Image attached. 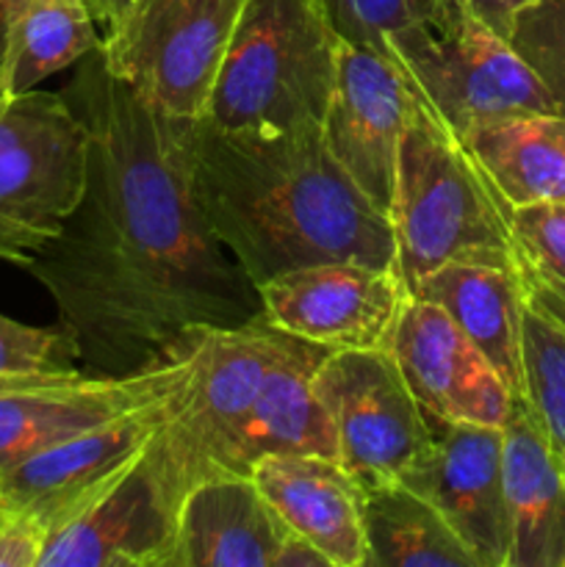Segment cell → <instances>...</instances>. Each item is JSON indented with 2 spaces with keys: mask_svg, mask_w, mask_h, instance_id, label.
Wrapping results in <instances>:
<instances>
[{
  "mask_svg": "<svg viewBox=\"0 0 565 567\" xmlns=\"http://www.w3.org/2000/svg\"><path fill=\"white\" fill-rule=\"evenodd\" d=\"M388 53L460 142L504 116L557 114L541 78L463 0L391 33Z\"/></svg>",
  "mask_w": 565,
  "mask_h": 567,
  "instance_id": "obj_5",
  "label": "cell"
},
{
  "mask_svg": "<svg viewBox=\"0 0 565 567\" xmlns=\"http://www.w3.org/2000/svg\"><path fill=\"white\" fill-rule=\"evenodd\" d=\"M269 324L302 341L341 349H386L408 299L393 266L325 260L280 271L258 286Z\"/></svg>",
  "mask_w": 565,
  "mask_h": 567,
  "instance_id": "obj_11",
  "label": "cell"
},
{
  "mask_svg": "<svg viewBox=\"0 0 565 567\" xmlns=\"http://www.w3.org/2000/svg\"><path fill=\"white\" fill-rule=\"evenodd\" d=\"M504 430L507 567H565V471L524 402L513 399Z\"/></svg>",
  "mask_w": 565,
  "mask_h": 567,
  "instance_id": "obj_20",
  "label": "cell"
},
{
  "mask_svg": "<svg viewBox=\"0 0 565 567\" xmlns=\"http://www.w3.org/2000/svg\"><path fill=\"white\" fill-rule=\"evenodd\" d=\"M463 144L510 208L565 203V116H504Z\"/></svg>",
  "mask_w": 565,
  "mask_h": 567,
  "instance_id": "obj_22",
  "label": "cell"
},
{
  "mask_svg": "<svg viewBox=\"0 0 565 567\" xmlns=\"http://www.w3.org/2000/svg\"><path fill=\"white\" fill-rule=\"evenodd\" d=\"M86 3H89V9H92L94 20L103 22V25L109 28L111 22L120 17V11L125 9L127 0H86Z\"/></svg>",
  "mask_w": 565,
  "mask_h": 567,
  "instance_id": "obj_33",
  "label": "cell"
},
{
  "mask_svg": "<svg viewBox=\"0 0 565 567\" xmlns=\"http://www.w3.org/2000/svg\"><path fill=\"white\" fill-rule=\"evenodd\" d=\"M432 443L402 485L443 515L480 567H507L510 515L504 493V430L427 413Z\"/></svg>",
  "mask_w": 565,
  "mask_h": 567,
  "instance_id": "obj_14",
  "label": "cell"
},
{
  "mask_svg": "<svg viewBox=\"0 0 565 567\" xmlns=\"http://www.w3.org/2000/svg\"><path fill=\"white\" fill-rule=\"evenodd\" d=\"M183 138L205 219L255 288L325 260L397 269L391 221L336 164L319 122L219 127L186 120Z\"/></svg>",
  "mask_w": 565,
  "mask_h": 567,
  "instance_id": "obj_2",
  "label": "cell"
},
{
  "mask_svg": "<svg viewBox=\"0 0 565 567\" xmlns=\"http://www.w3.org/2000/svg\"><path fill=\"white\" fill-rule=\"evenodd\" d=\"M86 0H20L0 53V94L17 97L100 44Z\"/></svg>",
  "mask_w": 565,
  "mask_h": 567,
  "instance_id": "obj_24",
  "label": "cell"
},
{
  "mask_svg": "<svg viewBox=\"0 0 565 567\" xmlns=\"http://www.w3.org/2000/svg\"><path fill=\"white\" fill-rule=\"evenodd\" d=\"M510 44L565 116V0H535L513 22Z\"/></svg>",
  "mask_w": 565,
  "mask_h": 567,
  "instance_id": "obj_27",
  "label": "cell"
},
{
  "mask_svg": "<svg viewBox=\"0 0 565 567\" xmlns=\"http://www.w3.org/2000/svg\"><path fill=\"white\" fill-rule=\"evenodd\" d=\"M408 120V83L391 53L341 42L336 86L321 116V138L336 164L391 214L399 142Z\"/></svg>",
  "mask_w": 565,
  "mask_h": 567,
  "instance_id": "obj_15",
  "label": "cell"
},
{
  "mask_svg": "<svg viewBox=\"0 0 565 567\" xmlns=\"http://www.w3.org/2000/svg\"><path fill=\"white\" fill-rule=\"evenodd\" d=\"M275 567H332L327 563L325 554L316 551L310 543H305L302 537L288 535L286 543H282V551L277 557Z\"/></svg>",
  "mask_w": 565,
  "mask_h": 567,
  "instance_id": "obj_32",
  "label": "cell"
},
{
  "mask_svg": "<svg viewBox=\"0 0 565 567\" xmlns=\"http://www.w3.org/2000/svg\"><path fill=\"white\" fill-rule=\"evenodd\" d=\"M75 377V374H72ZM61 380V377H42V374H0V391H11V388L37 385V382Z\"/></svg>",
  "mask_w": 565,
  "mask_h": 567,
  "instance_id": "obj_34",
  "label": "cell"
},
{
  "mask_svg": "<svg viewBox=\"0 0 565 567\" xmlns=\"http://www.w3.org/2000/svg\"><path fill=\"white\" fill-rule=\"evenodd\" d=\"M44 537L25 520L0 509V567H37Z\"/></svg>",
  "mask_w": 565,
  "mask_h": 567,
  "instance_id": "obj_30",
  "label": "cell"
},
{
  "mask_svg": "<svg viewBox=\"0 0 565 567\" xmlns=\"http://www.w3.org/2000/svg\"><path fill=\"white\" fill-rule=\"evenodd\" d=\"M288 535L253 476H210L183 498L166 567H275Z\"/></svg>",
  "mask_w": 565,
  "mask_h": 567,
  "instance_id": "obj_18",
  "label": "cell"
},
{
  "mask_svg": "<svg viewBox=\"0 0 565 567\" xmlns=\"http://www.w3.org/2000/svg\"><path fill=\"white\" fill-rule=\"evenodd\" d=\"M183 498L153 437L92 507L44 537L37 567H166Z\"/></svg>",
  "mask_w": 565,
  "mask_h": 567,
  "instance_id": "obj_12",
  "label": "cell"
},
{
  "mask_svg": "<svg viewBox=\"0 0 565 567\" xmlns=\"http://www.w3.org/2000/svg\"><path fill=\"white\" fill-rule=\"evenodd\" d=\"M469 6L471 14L480 22H485L493 33H499L502 39L510 42V31H513V22L526 6H532L535 0H463Z\"/></svg>",
  "mask_w": 565,
  "mask_h": 567,
  "instance_id": "obj_31",
  "label": "cell"
},
{
  "mask_svg": "<svg viewBox=\"0 0 565 567\" xmlns=\"http://www.w3.org/2000/svg\"><path fill=\"white\" fill-rule=\"evenodd\" d=\"M0 374H83L78 349L61 327L42 330L0 316Z\"/></svg>",
  "mask_w": 565,
  "mask_h": 567,
  "instance_id": "obj_29",
  "label": "cell"
},
{
  "mask_svg": "<svg viewBox=\"0 0 565 567\" xmlns=\"http://www.w3.org/2000/svg\"><path fill=\"white\" fill-rule=\"evenodd\" d=\"M9 100H11V97H3V94H0V120H3L6 109H9Z\"/></svg>",
  "mask_w": 565,
  "mask_h": 567,
  "instance_id": "obj_36",
  "label": "cell"
},
{
  "mask_svg": "<svg viewBox=\"0 0 565 567\" xmlns=\"http://www.w3.org/2000/svg\"><path fill=\"white\" fill-rule=\"evenodd\" d=\"M247 0H127L100 37L111 75L175 120H205Z\"/></svg>",
  "mask_w": 565,
  "mask_h": 567,
  "instance_id": "obj_7",
  "label": "cell"
},
{
  "mask_svg": "<svg viewBox=\"0 0 565 567\" xmlns=\"http://www.w3.org/2000/svg\"><path fill=\"white\" fill-rule=\"evenodd\" d=\"M177 393L0 471V509L25 520L42 537L70 524L142 457L147 443L170 421Z\"/></svg>",
  "mask_w": 565,
  "mask_h": 567,
  "instance_id": "obj_10",
  "label": "cell"
},
{
  "mask_svg": "<svg viewBox=\"0 0 565 567\" xmlns=\"http://www.w3.org/2000/svg\"><path fill=\"white\" fill-rule=\"evenodd\" d=\"M314 388L336 430L338 463L360 491L402 482L430 449L427 410L388 349L327 352Z\"/></svg>",
  "mask_w": 565,
  "mask_h": 567,
  "instance_id": "obj_9",
  "label": "cell"
},
{
  "mask_svg": "<svg viewBox=\"0 0 565 567\" xmlns=\"http://www.w3.org/2000/svg\"><path fill=\"white\" fill-rule=\"evenodd\" d=\"M404 83L408 120L388 214L404 288L410 291L421 277L446 264L518 271L510 205L413 83L408 78Z\"/></svg>",
  "mask_w": 565,
  "mask_h": 567,
  "instance_id": "obj_3",
  "label": "cell"
},
{
  "mask_svg": "<svg viewBox=\"0 0 565 567\" xmlns=\"http://www.w3.org/2000/svg\"><path fill=\"white\" fill-rule=\"evenodd\" d=\"M192 371L194 352L186 338V352L133 374H75L0 391V471L144 404L175 396Z\"/></svg>",
  "mask_w": 565,
  "mask_h": 567,
  "instance_id": "obj_13",
  "label": "cell"
},
{
  "mask_svg": "<svg viewBox=\"0 0 565 567\" xmlns=\"http://www.w3.org/2000/svg\"><path fill=\"white\" fill-rule=\"evenodd\" d=\"M264 316L242 327H208L188 336L192 380L177 393L155 449L177 491L230 474L233 449L271 365L297 343Z\"/></svg>",
  "mask_w": 565,
  "mask_h": 567,
  "instance_id": "obj_6",
  "label": "cell"
},
{
  "mask_svg": "<svg viewBox=\"0 0 565 567\" xmlns=\"http://www.w3.org/2000/svg\"><path fill=\"white\" fill-rule=\"evenodd\" d=\"M386 349L427 413L463 424H507V382L443 308L408 293Z\"/></svg>",
  "mask_w": 565,
  "mask_h": 567,
  "instance_id": "obj_16",
  "label": "cell"
},
{
  "mask_svg": "<svg viewBox=\"0 0 565 567\" xmlns=\"http://www.w3.org/2000/svg\"><path fill=\"white\" fill-rule=\"evenodd\" d=\"M521 402L565 471V324L524 302Z\"/></svg>",
  "mask_w": 565,
  "mask_h": 567,
  "instance_id": "obj_25",
  "label": "cell"
},
{
  "mask_svg": "<svg viewBox=\"0 0 565 567\" xmlns=\"http://www.w3.org/2000/svg\"><path fill=\"white\" fill-rule=\"evenodd\" d=\"M330 352L299 338L266 374L233 449L230 474L249 476L266 454H321L338 460L332 421L314 388V371Z\"/></svg>",
  "mask_w": 565,
  "mask_h": 567,
  "instance_id": "obj_19",
  "label": "cell"
},
{
  "mask_svg": "<svg viewBox=\"0 0 565 567\" xmlns=\"http://www.w3.org/2000/svg\"><path fill=\"white\" fill-rule=\"evenodd\" d=\"M86 127L61 92L9 100L0 120V258L22 266L59 236L86 188Z\"/></svg>",
  "mask_w": 565,
  "mask_h": 567,
  "instance_id": "obj_8",
  "label": "cell"
},
{
  "mask_svg": "<svg viewBox=\"0 0 565 567\" xmlns=\"http://www.w3.org/2000/svg\"><path fill=\"white\" fill-rule=\"evenodd\" d=\"M408 293L446 310L449 319L491 360L513 399L521 396L524 282L518 271L504 266L446 264L421 277Z\"/></svg>",
  "mask_w": 565,
  "mask_h": 567,
  "instance_id": "obj_21",
  "label": "cell"
},
{
  "mask_svg": "<svg viewBox=\"0 0 565 567\" xmlns=\"http://www.w3.org/2000/svg\"><path fill=\"white\" fill-rule=\"evenodd\" d=\"M249 476L286 529L332 567H366L360 485L336 457L266 454Z\"/></svg>",
  "mask_w": 565,
  "mask_h": 567,
  "instance_id": "obj_17",
  "label": "cell"
},
{
  "mask_svg": "<svg viewBox=\"0 0 565 567\" xmlns=\"http://www.w3.org/2000/svg\"><path fill=\"white\" fill-rule=\"evenodd\" d=\"M338 48L341 37L319 0H247L205 120L219 127L321 125Z\"/></svg>",
  "mask_w": 565,
  "mask_h": 567,
  "instance_id": "obj_4",
  "label": "cell"
},
{
  "mask_svg": "<svg viewBox=\"0 0 565 567\" xmlns=\"http://www.w3.org/2000/svg\"><path fill=\"white\" fill-rule=\"evenodd\" d=\"M20 0H0V53H3V42H6V28H9V17L14 11V6Z\"/></svg>",
  "mask_w": 565,
  "mask_h": 567,
  "instance_id": "obj_35",
  "label": "cell"
},
{
  "mask_svg": "<svg viewBox=\"0 0 565 567\" xmlns=\"http://www.w3.org/2000/svg\"><path fill=\"white\" fill-rule=\"evenodd\" d=\"M366 567H480L443 515L402 482L360 491Z\"/></svg>",
  "mask_w": 565,
  "mask_h": 567,
  "instance_id": "obj_23",
  "label": "cell"
},
{
  "mask_svg": "<svg viewBox=\"0 0 565 567\" xmlns=\"http://www.w3.org/2000/svg\"><path fill=\"white\" fill-rule=\"evenodd\" d=\"M341 42L388 53V37L424 20L443 0H319Z\"/></svg>",
  "mask_w": 565,
  "mask_h": 567,
  "instance_id": "obj_28",
  "label": "cell"
},
{
  "mask_svg": "<svg viewBox=\"0 0 565 567\" xmlns=\"http://www.w3.org/2000/svg\"><path fill=\"white\" fill-rule=\"evenodd\" d=\"M61 94L86 127V188L28 271L53 297L83 374H133L186 352L192 332L264 316L194 192L186 120L111 75L100 44Z\"/></svg>",
  "mask_w": 565,
  "mask_h": 567,
  "instance_id": "obj_1",
  "label": "cell"
},
{
  "mask_svg": "<svg viewBox=\"0 0 565 567\" xmlns=\"http://www.w3.org/2000/svg\"><path fill=\"white\" fill-rule=\"evenodd\" d=\"M524 302L565 324V203L510 208Z\"/></svg>",
  "mask_w": 565,
  "mask_h": 567,
  "instance_id": "obj_26",
  "label": "cell"
}]
</instances>
